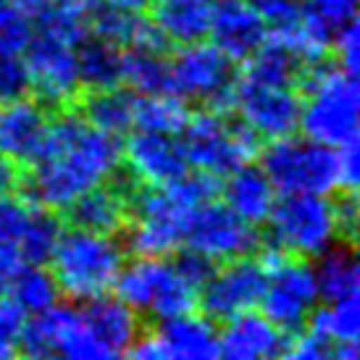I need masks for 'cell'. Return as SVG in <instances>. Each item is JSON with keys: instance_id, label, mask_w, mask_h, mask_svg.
<instances>
[{"instance_id": "7a4b0ae2", "label": "cell", "mask_w": 360, "mask_h": 360, "mask_svg": "<svg viewBox=\"0 0 360 360\" xmlns=\"http://www.w3.org/2000/svg\"><path fill=\"white\" fill-rule=\"evenodd\" d=\"M297 92L302 95L300 131L310 140L342 148L358 140V79L334 58L310 63Z\"/></svg>"}, {"instance_id": "f546056e", "label": "cell", "mask_w": 360, "mask_h": 360, "mask_svg": "<svg viewBox=\"0 0 360 360\" xmlns=\"http://www.w3.org/2000/svg\"><path fill=\"white\" fill-rule=\"evenodd\" d=\"M192 110L176 95H137L134 101V124L131 129L158 131V134H179Z\"/></svg>"}, {"instance_id": "7c38bea8", "label": "cell", "mask_w": 360, "mask_h": 360, "mask_svg": "<svg viewBox=\"0 0 360 360\" xmlns=\"http://www.w3.org/2000/svg\"><path fill=\"white\" fill-rule=\"evenodd\" d=\"M184 245L221 263V260L258 252L263 240H260L258 226L240 219L226 202L210 200L190 213Z\"/></svg>"}, {"instance_id": "30bf717a", "label": "cell", "mask_w": 360, "mask_h": 360, "mask_svg": "<svg viewBox=\"0 0 360 360\" xmlns=\"http://www.w3.org/2000/svg\"><path fill=\"white\" fill-rule=\"evenodd\" d=\"M266 281H269V263L260 250L221 260L213 276L198 290V308L213 323H224L242 310L258 308L266 292Z\"/></svg>"}, {"instance_id": "3957f363", "label": "cell", "mask_w": 360, "mask_h": 360, "mask_svg": "<svg viewBox=\"0 0 360 360\" xmlns=\"http://www.w3.org/2000/svg\"><path fill=\"white\" fill-rule=\"evenodd\" d=\"M187 166L226 176L237 166L258 158L263 140L234 110L198 108L179 131Z\"/></svg>"}, {"instance_id": "5bb4252c", "label": "cell", "mask_w": 360, "mask_h": 360, "mask_svg": "<svg viewBox=\"0 0 360 360\" xmlns=\"http://www.w3.org/2000/svg\"><path fill=\"white\" fill-rule=\"evenodd\" d=\"M121 160L134 171L137 179L155 187H166L190 169L179 134L158 131H131L127 142H121Z\"/></svg>"}, {"instance_id": "836d02e7", "label": "cell", "mask_w": 360, "mask_h": 360, "mask_svg": "<svg viewBox=\"0 0 360 360\" xmlns=\"http://www.w3.org/2000/svg\"><path fill=\"white\" fill-rule=\"evenodd\" d=\"M34 34V24L11 0H0V56H21Z\"/></svg>"}, {"instance_id": "9c48e42d", "label": "cell", "mask_w": 360, "mask_h": 360, "mask_svg": "<svg viewBox=\"0 0 360 360\" xmlns=\"http://www.w3.org/2000/svg\"><path fill=\"white\" fill-rule=\"evenodd\" d=\"M269 263V281L260 297L263 316L276 323L287 337L300 334L308 326L310 313L321 302L313 266L302 255L260 248Z\"/></svg>"}, {"instance_id": "4fadbf2b", "label": "cell", "mask_w": 360, "mask_h": 360, "mask_svg": "<svg viewBox=\"0 0 360 360\" xmlns=\"http://www.w3.org/2000/svg\"><path fill=\"white\" fill-rule=\"evenodd\" d=\"M234 113L263 142L300 131L302 95L295 87H269L240 79L234 92Z\"/></svg>"}, {"instance_id": "8d00e7d4", "label": "cell", "mask_w": 360, "mask_h": 360, "mask_svg": "<svg viewBox=\"0 0 360 360\" xmlns=\"http://www.w3.org/2000/svg\"><path fill=\"white\" fill-rule=\"evenodd\" d=\"M32 95L30 69L21 56H0V103Z\"/></svg>"}, {"instance_id": "f6af8a7d", "label": "cell", "mask_w": 360, "mask_h": 360, "mask_svg": "<svg viewBox=\"0 0 360 360\" xmlns=\"http://www.w3.org/2000/svg\"><path fill=\"white\" fill-rule=\"evenodd\" d=\"M69 3H71V6H77V8H82L87 16H90V11H95L98 6H103L105 0H69Z\"/></svg>"}, {"instance_id": "7402d4cb", "label": "cell", "mask_w": 360, "mask_h": 360, "mask_svg": "<svg viewBox=\"0 0 360 360\" xmlns=\"http://www.w3.org/2000/svg\"><path fill=\"white\" fill-rule=\"evenodd\" d=\"M221 198L240 219H245L252 226H263L269 219L276 190L260 163L248 160L226 174V181H221Z\"/></svg>"}, {"instance_id": "603a6c76", "label": "cell", "mask_w": 360, "mask_h": 360, "mask_svg": "<svg viewBox=\"0 0 360 360\" xmlns=\"http://www.w3.org/2000/svg\"><path fill=\"white\" fill-rule=\"evenodd\" d=\"M242 63L245 66L240 71V79L269 84V87H295V90L308 69L300 53L295 51L279 32H269L258 51Z\"/></svg>"}, {"instance_id": "f1b7e54d", "label": "cell", "mask_w": 360, "mask_h": 360, "mask_svg": "<svg viewBox=\"0 0 360 360\" xmlns=\"http://www.w3.org/2000/svg\"><path fill=\"white\" fill-rule=\"evenodd\" d=\"M63 226L66 224H63L58 210L45 208V205H30L24 229H21L19 242H16L21 260L32 263V266H45L56 250V242H58Z\"/></svg>"}, {"instance_id": "1f68e13d", "label": "cell", "mask_w": 360, "mask_h": 360, "mask_svg": "<svg viewBox=\"0 0 360 360\" xmlns=\"http://www.w3.org/2000/svg\"><path fill=\"white\" fill-rule=\"evenodd\" d=\"M34 21H37L34 32H42V34L56 37L66 45H74V48H77V42L90 34L87 13L77 6H71L69 0H53L48 8L34 16Z\"/></svg>"}, {"instance_id": "8fae6325", "label": "cell", "mask_w": 360, "mask_h": 360, "mask_svg": "<svg viewBox=\"0 0 360 360\" xmlns=\"http://www.w3.org/2000/svg\"><path fill=\"white\" fill-rule=\"evenodd\" d=\"M21 56L30 69L32 98H37L51 113L69 108L71 103L79 98L82 87L74 45H66L56 37L34 32Z\"/></svg>"}, {"instance_id": "4316f807", "label": "cell", "mask_w": 360, "mask_h": 360, "mask_svg": "<svg viewBox=\"0 0 360 360\" xmlns=\"http://www.w3.org/2000/svg\"><path fill=\"white\" fill-rule=\"evenodd\" d=\"M77 71H79L82 92L108 90L121 84V71H124V48L116 42L87 34L84 40L77 42Z\"/></svg>"}, {"instance_id": "ffe728a7", "label": "cell", "mask_w": 360, "mask_h": 360, "mask_svg": "<svg viewBox=\"0 0 360 360\" xmlns=\"http://www.w3.org/2000/svg\"><path fill=\"white\" fill-rule=\"evenodd\" d=\"M219 0H150L148 19L163 32L171 48L208 40L210 21Z\"/></svg>"}, {"instance_id": "2e32d148", "label": "cell", "mask_w": 360, "mask_h": 360, "mask_svg": "<svg viewBox=\"0 0 360 360\" xmlns=\"http://www.w3.org/2000/svg\"><path fill=\"white\" fill-rule=\"evenodd\" d=\"M79 319L92 337L103 345L108 358L127 355L129 347L148 326V321L142 319L137 310L129 308L116 295H108V292L82 302Z\"/></svg>"}, {"instance_id": "6da1fadb", "label": "cell", "mask_w": 360, "mask_h": 360, "mask_svg": "<svg viewBox=\"0 0 360 360\" xmlns=\"http://www.w3.org/2000/svg\"><path fill=\"white\" fill-rule=\"evenodd\" d=\"M129 258L119 234L63 226L51 255V274L58 292L71 302H84L110 292Z\"/></svg>"}, {"instance_id": "d6986e66", "label": "cell", "mask_w": 360, "mask_h": 360, "mask_svg": "<svg viewBox=\"0 0 360 360\" xmlns=\"http://www.w3.org/2000/svg\"><path fill=\"white\" fill-rule=\"evenodd\" d=\"M163 355L179 360H210L219 358V329L202 313L187 310L171 319H160L155 326Z\"/></svg>"}, {"instance_id": "484cf974", "label": "cell", "mask_w": 360, "mask_h": 360, "mask_svg": "<svg viewBox=\"0 0 360 360\" xmlns=\"http://www.w3.org/2000/svg\"><path fill=\"white\" fill-rule=\"evenodd\" d=\"M79 321V310L71 305H53V308L34 313L27 319L19 337V355L24 358H60V347Z\"/></svg>"}, {"instance_id": "ba28073f", "label": "cell", "mask_w": 360, "mask_h": 360, "mask_svg": "<svg viewBox=\"0 0 360 360\" xmlns=\"http://www.w3.org/2000/svg\"><path fill=\"white\" fill-rule=\"evenodd\" d=\"M190 208H184L166 187L142 184L129 202V221L119 237L131 258H169L184 245Z\"/></svg>"}, {"instance_id": "ee69618b", "label": "cell", "mask_w": 360, "mask_h": 360, "mask_svg": "<svg viewBox=\"0 0 360 360\" xmlns=\"http://www.w3.org/2000/svg\"><path fill=\"white\" fill-rule=\"evenodd\" d=\"M105 3L116 6V8L131 11V13H145L148 6H150V0H105Z\"/></svg>"}, {"instance_id": "ab89813d", "label": "cell", "mask_w": 360, "mask_h": 360, "mask_svg": "<svg viewBox=\"0 0 360 360\" xmlns=\"http://www.w3.org/2000/svg\"><path fill=\"white\" fill-rule=\"evenodd\" d=\"M340 155V190H358V140L337 148Z\"/></svg>"}, {"instance_id": "4dcf8cb0", "label": "cell", "mask_w": 360, "mask_h": 360, "mask_svg": "<svg viewBox=\"0 0 360 360\" xmlns=\"http://www.w3.org/2000/svg\"><path fill=\"white\" fill-rule=\"evenodd\" d=\"M8 295L24 308L27 316H34V313L53 308L60 297L58 284L53 279L51 269L32 266V263H24L19 269V274L11 281Z\"/></svg>"}, {"instance_id": "60d3db41", "label": "cell", "mask_w": 360, "mask_h": 360, "mask_svg": "<svg viewBox=\"0 0 360 360\" xmlns=\"http://www.w3.org/2000/svg\"><path fill=\"white\" fill-rule=\"evenodd\" d=\"M24 260L19 255L16 245H0V295H8V287L13 276L19 274Z\"/></svg>"}, {"instance_id": "9a60e30c", "label": "cell", "mask_w": 360, "mask_h": 360, "mask_svg": "<svg viewBox=\"0 0 360 360\" xmlns=\"http://www.w3.org/2000/svg\"><path fill=\"white\" fill-rule=\"evenodd\" d=\"M48 124L51 110L32 95L0 103V153L21 169H30L42 150Z\"/></svg>"}, {"instance_id": "8992f818", "label": "cell", "mask_w": 360, "mask_h": 360, "mask_svg": "<svg viewBox=\"0 0 360 360\" xmlns=\"http://www.w3.org/2000/svg\"><path fill=\"white\" fill-rule=\"evenodd\" d=\"M113 290L148 323L150 319H171L198 308V290L181 279L169 258L134 255L119 271Z\"/></svg>"}, {"instance_id": "5b68a950", "label": "cell", "mask_w": 360, "mask_h": 360, "mask_svg": "<svg viewBox=\"0 0 360 360\" xmlns=\"http://www.w3.org/2000/svg\"><path fill=\"white\" fill-rule=\"evenodd\" d=\"M260 169L266 171L276 195L316 192L331 195L340 190V155L337 148L310 137H281L263 142Z\"/></svg>"}, {"instance_id": "d590c367", "label": "cell", "mask_w": 360, "mask_h": 360, "mask_svg": "<svg viewBox=\"0 0 360 360\" xmlns=\"http://www.w3.org/2000/svg\"><path fill=\"white\" fill-rule=\"evenodd\" d=\"M171 255H174L171 266H174L181 279L187 281L190 287H195V290H200L202 284H205V281L213 276L216 266H219V263H216L213 258L202 255V252L195 250V248H187V245L176 248V250L171 252Z\"/></svg>"}, {"instance_id": "d4e9b609", "label": "cell", "mask_w": 360, "mask_h": 360, "mask_svg": "<svg viewBox=\"0 0 360 360\" xmlns=\"http://www.w3.org/2000/svg\"><path fill=\"white\" fill-rule=\"evenodd\" d=\"M316 287L321 302H337L345 297H355L360 284L358 269V248L347 242H331L326 250L316 255L313 266Z\"/></svg>"}, {"instance_id": "83f0119b", "label": "cell", "mask_w": 360, "mask_h": 360, "mask_svg": "<svg viewBox=\"0 0 360 360\" xmlns=\"http://www.w3.org/2000/svg\"><path fill=\"white\" fill-rule=\"evenodd\" d=\"M171 53L140 51V48H124V71L121 84H127L137 95H174L171 87Z\"/></svg>"}, {"instance_id": "d6a6232c", "label": "cell", "mask_w": 360, "mask_h": 360, "mask_svg": "<svg viewBox=\"0 0 360 360\" xmlns=\"http://www.w3.org/2000/svg\"><path fill=\"white\" fill-rule=\"evenodd\" d=\"M221 181H224V176H216V174H210V171L187 169L179 179H174L171 184H166V190H169L184 208L195 210L198 205H202V202L219 200Z\"/></svg>"}, {"instance_id": "52a82bcc", "label": "cell", "mask_w": 360, "mask_h": 360, "mask_svg": "<svg viewBox=\"0 0 360 360\" xmlns=\"http://www.w3.org/2000/svg\"><path fill=\"white\" fill-rule=\"evenodd\" d=\"M171 87L184 103L210 110H234V92L240 82L237 63L210 42L181 45L169 56Z\"/></svg>"}, {"instance_id": "277c9868", "label": "cell", "mask_w": 360, "mask_h": 360, "mask_svg": "<svg viewBox=\"0 0 360 360\" xmlns=\"http://www.w3.org/2000/svg\"><path fill=\"white\" fill-rule=\"evenodd\" d=\"M266 231H260V248L316 258L337 242V216L329 195L316 192H287L274 200Z\"/></svg>"}, {"instance_id": "e575fe53", "label": "cell", "mask_w": 360, "mask_h": 360, "mask_svg": "<svg viewBox=\"0 0 360 360\" xmlns=\"http://www.w3.org/2000/svg\"><path fill=\"white\" fill-rule=\"evenodd\" d=\"M27 319L30 316L11 295H0V360L19 355V337Z\"/></svg>"}, {"instance_id": "b9f144b4", "label": "cell", "mask_w": 360, "mask_h": 360, "mask_svg": "<svg viewBox=\"0 0 360 360\" xmlns=\"http://www.w3.org/2000/svg\"><path fill=\"white\" fill-rule=\"evenodd\" d=\"M21 174H24V169L16 166L6 153H0V198L16 195V192H19Z\"/></svg>"}, {"instance_id": "7bdbcfd3", "label": "cell", "mask_w": 360, "mask_h": 360, "mask_svg": "<svg viewBox=\"0 0 360 360\" xmlns=\"http://www.w3.org/2000/svg\"><path fill=\"white\" fill-rule=\"evenodd\" d=\"M11 3H13L16 8L24 11V13L30 16V19H34V16L40 13V11H45L48 6H51L53 0H11Z\"/></svg>"}, {"instance_id": "44dd1931", "label": "cell", "mask_w": 360, "mask_h": 360, "mask_svg": "<svg viewBox=\"0 0 360 360\" xmlns=\"http://www.w3.org/2000/svg\"><path fill=\"white\" fill-rule=\"evenodd\" d=\"M58 213L66 226H79L101 234H121L129 221V202L103 179L101 184L77 195Z\"/></svg>"}, {"instance_id": "f35d334b", "label": "cell", "mask_w": 360, "mask_h": 360, "mask_svg": "<svg viewBox=\"0 0 360 360\" xmlns=\"http://www.w3.org/2000/svg\"><path fill=\"white\" fill-rule=\"evenodd\" d=\"M355 3L358 0H305V6L316 11L334 32L340 30L342 24L355 19Z\"/></svg>"}, {"instance_id": "74e56055", "label": "cell", "mask_w": 360, "mask_h": 360, "mask_svg": "<svg viewBox=\"0 0 360 360\" xmlns=\"http://www.w3.org/2000/svg\"><path fill=\"white\" fill-rule=\"evenodd\" d=\"M250 6L266 21L269 32H284L300 21L305 0H250Z\"/></svg>"}, {"instance_id": "ac0fdd59", "label": "cell", "mask_w": 360, "mask_h": 360, "mask_svg": "<svg viewBox=\"0 0 360 360\" xmlns=\"http://www.w3.org/2000/svg\"><path fill=\"white\" fill-rule=\"evenodd\" d=\"M269 27L260 13L250 6V0H219L208 37L224 56L234 63L248 60L266 40Z\"/></svg>"}, {"instance_id": "e0dca14e", "label": "cell", "mask_w": 360, "mask_h": 360, "mask_svg": "<svg viewBox=\"0 0 360 360\" xmlns=\"http://www.w3.org/2000/svg\"><path fill=\"white\" fill-rule=\"evenodd\" d=\"M290 337L271 323L258 310H242L224 321V331L219 334V355L229 360H260L281 358L287 350Z\"/></svg>"}, {"instance_id": "cb8c5ba5", "label": "cell", "mask_w": 360, "mask_h": 360, "mask_svg": "<svg viewBox=\"0 0 360 360\" xmlns=\"http://www.w3.org/2000/svg\"><path fill=\"white\" fill-rule=\"evenodd\" d=\"M134 101H137V92H131L127 84H116L108 90L79 92L71 108L92 127L124 137L129 134L134 124Z\"/></svg>"}]
</instances>
